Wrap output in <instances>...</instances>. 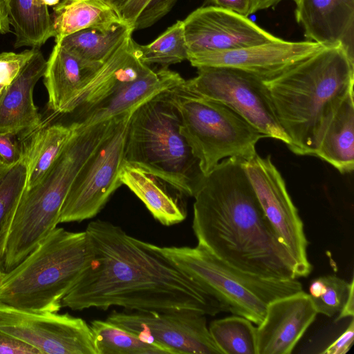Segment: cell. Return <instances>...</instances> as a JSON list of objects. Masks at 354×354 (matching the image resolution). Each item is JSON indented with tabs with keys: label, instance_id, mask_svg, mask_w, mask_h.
Listing matches in <instances>:
<instances>
[{
	"label": "cell",
	"instance_id": "cell-13",
	"mask_svg": "<svg viewBox=\"0 0 354 354\" xmlns=\"http://www.w3.org/2000/svg\"><path fill=\"white\" fill-rule=\"evenodd\" d=\"M106 320L175 354H223L210 335L205 315L201 313L113 311Z\"/></svg>",
	"mask_w": 354,
	"mask_h": 354
},
{
	"label": "cell",
	"instance_id": "cell-42",
	"mask_svg": "<svg viewBox=\"0 0 354 354\" xmlns=\"http://www.w3.org/2000/svg\"><path fill=\"white\" fill-rule=\"evenodd\" d=\"M46 6H55L59 3V0H41Z\"/></svg>",
	"mask_w": 354,
	"mask_h": 354
},
{
	"label": "cell",
	"instance_id": "cell-31",
	"mask_svg": "<svg viewBox=\"0 0 354 354\" xmlns=\"http://www.w3.org/2000/svg\"><path fill=\"white\" fill-rule=\"evenodd\" d=\"M136 55L146 65L157 64L162 67L187 59V45L183 21H177L156 40L147 45L134 43Z\"/></svg>",
	"mask_w": 354,
	"mask_h": 354
},
{
	"label": "cell",
	"instance_id": "cell-7",
	"mask_svg": "<svg viewBox=\"0 0 354 354\" xmlns=\"http://www.w3.org/2000/svg\"><path fill=\"white\" fill-rule=\"evenodd\" d=\"M157 250L202 286L224 311L242 316L259 325L267 305L303 290L296 279L263 278L243 272L219 259L199 245L160 247Z\"/></svg>",
	"mask_w": 354,
	"mask_h": 354
},
{
	"label": "cell",
	"instance_id": "cell-16",
	"mask_svg": "<svg viewBox=\"0 0 354 354\" xmlns=\"http://www.w3.org/2000/svg\"><path fill=\"white\" fill-rule=\"evenodd\" d=\"M317 315L303 290L270 302L257 327V354H290Z\"/></svg>",
	"mask_w": 354,
	"mask_h": 354
},
{
	"label": "cell",
	"instance_id": "cell-39",
	"mask_svg": "<svg viewBox=\"0 0 354 354\" xmlns=\"http://www.w3.org/2000/svg\"><path fill=\"white\" fill-rule=\"evenodd\" d=\"M350 290L348 292V295L345 301V304L341 310V311L338 313V317L335 319V322H338L342 319H344L348 317H353L354 316V281L353 278L351 279Z\"/></svg>",
	"mask_w": 354,
	"mask_h": 354
},
{
	"label": "cell",
	"instance_id": "cell-1",
	"mask_svg": "<svg viewBox=\"0 0 354 354\" xmlns=\"http://www.w3.org/2000/svg\"><path fill=\"white\" fill-rule=\"evenodd\" d=\"M91 257L63 297L73 310L120 306L138 311H195L214 316L221 304L160 253L156 245L100 219L86 229Z\"/></svg>",
	"mask_w": 354,
	"mask_h": 354
},
{
	"label": "cell",
	"instance_id": "cell-45",
	"mask_svg": "<svg viewBox=\"0 0 354 354\" xmlns=\"http://www.w3.org/2000/svg\"><path fill=\"white\" fill-rule=\"evenodd\" d=\"M3 165L0 162V167L3 166ZM6 166V165H5Z\"/></svg>",
	"mask_w": 354,
	"mask_h": 354
},
{
	"label": "cell",
	"instance_id": "cell-23",
	"mask_svg": "<svg viewBox=\"0 0 354 354\" xmlns=\"http://www.w3.org/2000/svg\"><path fill=\"white\" fill-rule=\"evenodd\" d=\"M120 178L161 224L169 226L185 219L186 209L180 199V195H185L167 181L125 161L120 169Z\"/></svg>",
	"mask_w": 354,
	"mask_h": 354
},
{
	"label": "cell",
	"instance_id": "cell-38",
	"mask_svg": "<svg viewBox=\"0 0 354 354\" xmlns=\"http://www.w3.org/2000/svg\"><path fill=\"white\" fill-rule=\"evenodd\" d=\"M211 5L227 9L244 16L251 13L252 0H207Z\"/></svg>",
	"mask_w": 354,
	"mask_h": 354
},
{
	"label": "cell",
	"instance_id": "cell-24",
	"mask_svg": "<svg viewBox=\"0 0 354 354\" xmlns=\"http://www.w3.org/2000/svg\"><path fill=\"white\" fill-rule=\"evenodd\" d=\"M51 19L55 43L82 29L111 28L126 22L104 0H62L53 7Z\"/></svg>",
	"mask_w": 354,
	"mask_h": 354
},
{
	"label": "cell",
	"instance_id": "cell-4",
	"mask_svg": "<svg viewBox=\"0 0 354 354\" xmlns=\"http://www.w3.org/2000/svg\"><path fill=\"white\" fill-rule=\"evenodd\" d=\"M114 118L73 133L41 179L24 190L7 239L4 257L17 265L57 227L61 209L77 173L107 134Z\"/></svg>",
	"mask_w": 354,
	"mask_h": 354
},
{
	"label": "cell",
	"instance_id": "cell-26",
	"mask_svg": "<svg viewBox=\"0 0 354 354\" xmlns=\"http://www.w3.org/2000/svg\"><path fill=\"white\" fill-rule=\"evenodd\" d=\"M10 24L14 29L16 48H39L53 37L48 6L41 0H5Z\"/></svg>",
	"mask_w": 354,
	"mask_h": 354
},
{
	"label": "cell",
	"instance_id": "cell-29",
	"mask_svg": "<svg viewBox=\"0 0 354 354\" xmlns=\"http://www.w3.org/2000/svg\"><path fill=\"white\" fill-rule=\"evenodd\" d=\"M27 167L23 158L0 167V266L14 215L26 189Z\"/></svg>",
	"mask_w": 354,
	"mask_h": 354
},
{
	"label": "cell",
	"instance_id": "cell-25",
	"mask_svg": "<svg viewBox=\"0 0 354 354\" xmlns=\"http://www.w3.org/2000/svg\"><path fill=\"white\" fill-rule=\"evenodd\" d=\"M73 133L70 125H41L21 138L22 157L27 167L26 189L35 186L61 153Z\"/></svg>",
	"mask_w": 354,
	"mask_h": 354
},
{
	"label": "cell",
	"instance_id": "cell-17",
	"mask_svg": "<svg viewBox=\"0 0 354 354\" xmlns=\"http://www.w3.org/2000/svg\"><path fill=\"white\" fill-rule=\"evenodd\" d=\"M295 17L307 41L342 46L354 59V0H298Z\"/></svg>",
	"mask_w": 354,
	"mask_h": 354
},
{
	"label": "cell",
	"instance_id": "cell-2",
	"mask_svg": "<svg viewBox=\"0 0 354 354\" xmlns=\"http://www.w3.org/2000/svg\"><path fill=\"white\" fill-rule=\"evenodd\" d=\"M242 161L223 159L196 191L192 229L198 245L243 272L297 279L294 259L266 217Z\"/></svg>",
	"mask_w": 354,
	"mask_h": 354
},
{
	"label": "cell",
	"instance_id": "cell-30",
	"mask_svg": "<svg viewBox=\"0 0 354 354\" xmlns=\"http://www.w3.org/2000/svg\"><path fill=\"white\" fill-rule=\"evenodd\" d=\"M208 328L223 354H257V327L249 319L234 315L212 321Z\"/></svg>",
	"mask_w": 354,
	"mask_h": 354
},
{
	"label": "cell",
	"instance_id": "cell-36",
	"mask_svg": "<svg viewBox=\"0 0 354 354\" xmlns=\"http://www.w3.org/2000/svg\"><path fill=\"white\" fill-rule=\"evenodd\" d=\"M0 354H41L33 346L0 330Z\"/></svg>",
	"mask_w": 354,
	"mask_h": 354
},
{
	"label": "cell",
	"instance_id": "cell-14",
	"mask_svg": "<svg viewBox=\"0 0 354 354\" xmlns=\"http://www.w3.org/2000/svg\"><path fill=\"white\" fill-rule=\"evenodd\" d=\"M183 23L189 53L224 51L279 39L246 16L211 5L194 10Z\"/></svg>",
	"mask_w": 354,
	"mask_h": 354
},
{
	"label": "cell",
	"instance_id": "cell-5",
	"mask_svg": "<svg viewBox=\"0 0 354 354\" xmlns=\"http://www.w3.org/2000/svg\"><path fill=\"white\" fill-rule=\"evenodd\" d=\"M91 257L86 231L55 227L17 266L0 272V301L36 313H57Z\"/></svg>",
	"mask_w": 354,
	"mask_h": 354
},
{
	"label": "cell",
	"instance_id": "cell-34",
	"mask_svg": "<svg viewBox=\"0 0 354 354\" xmlns=\"http://www.w3.org/2000/svg\"><path fill=\"white\" fill-rule=\"evenodd\" d=\"M177 0H149L132 25L133 30L144 29L154 24L173 8Z\"/></svg>",
	"mask_w": 354,
	"mask_h": 354
},
{
	"label": "cell",
	"instance_id": "cell-6",
	"mask_svg": "<svg viewBox=\"0 0 354 354\" xmlns=\"http://www.w3.org/2000/svg\"><path fill=\"white\" fill-rule=\"evenodd\" d=\"M166 91L145 101L132 113L124 161L156 175L185 196L193 197L205 175L180 132L179 114Z\"/></svg>",
	"mask_w": 354,
	"mask_h": 354
},
{
	"label": "cell",
	"instance_id": "cell-44",
	"mask_svg": "<svg viewBox=\"0 0 354 354\" xmlns=\"http://www.w3.org/2000/svg\"><path fill=\"white\" fill-rule=\"evenodd\" d=\"M5 87H6V86H0V93L1 92V91H2Z\"/></svg>",
	"mask_w": 354,
	"mask_h": 354
},
{
	"label": "cell",
	"instance_id": "cell-40",
	"mask_svg": "<svg viewBox=\"0 0 354 354\" xmlns=\"http://www.w3.org/2000/svg\"><path fill=\"white\" fill-rule=\"evenodd\" d=\"M10 25L5 0H0V35L10 32Z\"/></svg>",
	"mask_w": 354,
	"mask_h": 354
},
{
	"label": "cell",
	"instance_id": "cell-9",
	"mask_svg": "<svg viewBox=\"0 0 354 354\" xmlns=\"http://www.w3.org/2000/svg\"><path fill=\"white\" fill-rule=\"evenodd\" d=\"M136 108L115 117L107 134L84 162L62 205L59 223L95 217L122 183L120 169L131 116Z\"/></svg>",
	"mask_w": 354,
	"mask_h": 354
},
{
	"label": "cell",
	"instance_id": "cell-21",
	"mask_svg": "<svg viewBox=\"0 0 354 354\" xmlns=\"http://www.w3.org/2000/svg\"><path fill=\"white\" fill-rule=\"evenodd\" d=\"M135 41L127 37L83 86L75 97L71 113L77 109L87 110L118 90L151 70L136 55Z\"/></svg>",
	"mask_w": 354,
	"mask_h": 354
},
{
	"label": "cell",
	"instance_id": "cell-8",
	"mask_svg": "<svg viewBox=\"0 0 354 354\" xmlns=\"http://www.w3.org/2000/svg\"><path fill=\"white\" fill-rule=\"evenodd\" d=\"M180 85L166 94L179 114L180 132L204 175L223 159L247 160L257 153L256 145L266 136L225 104L194 94Z\"/></svg>",
	"mask_w": 354,
	"mask_h": 354
},
{
	"label": "cell",
	"instance_id": "cell-35",
	"mask_svg": "<svg viewBox=\"0 0 354 354\" xmlns=\"http://www.w3.org/2000/svg\"><path fill=\"white\" fill-rule=\"evenodd\" d=\"M17 135L0 133V162L11 166L22 158L21 144L17 140Z\"/></svg>",
	"mask_w": 354,
	"mask_h": 354
},
{
	"label": "cell",
	"instance_id": "cell-43",
	"mask_svg": "<svg viewBox=\"0 0 354 354\" xmlns=\"http://www.w3.org/2000/svg\"><path fill=\"white\" fill-rule=\"evenodd\" d=\"M112 6L117 11L120 0H104ZM119 13V12H118Z\"/></svg>",
	"mask_w": 354,
	"mask_h": 354
},
{
	"label": "cell",
	"instance_id": "cell-37",
	"mask_svg": "<svg viewBox=\"0 0 354 354\" xmlns=\"http://www.w3.org/2000/svg\"><path fill=\"white\" fill-rule=\"evenodd\" d=\"M354 340L353 317L343 333L332 342L322 353L324 354H345L348 352Z\"/></svg>",
	"mask_w": 354,
	"mask_h": 354
},
{
	"label": "cell",
	"instance_id": "cell-18",
	"mask_svg": "<svg viewBox=\"0 0 354 354\" xmlns=\"http://www.w3.org/2000/svg\"><path fill=\"white\" fill-rule=\"evenodd\" d=\"M46 62L37 48L12 82L0 93V133L15 134L21 139L42 125L33 101V90L44 76Z\"/></svg>",
	"mask_w": 354,
	"mask_h": 354
},
{
	"label": "cell",
	"instance_id": "cell-46",
	"mask_svg": "<svg viewBox=\"0 0 354 354\" xmlns=\"http://www.w3.org/2000/svg\"><path fill=\"white\" fill-rule=\"evenodd\" d=\"M0 272H1V270H0Z\"/></svg>",
	"mask_w": 354,
	"mask_h": 354
},
{
	"label": "cell",
	"instance_id": "cell-19",
	"mask_svg": "<svg viewBox=\"0 0 354 354\" xmlns=\"http://www.w3.org/2000/svg\"><path fill=\"white\" fill-rule=\"evenodd\" d=\"M349 174L354 169L353 86L331 105L314 140L313 155Z\"/></svg>",
	"mask_w": 354,
	"mask_h": 354
},
{
	"label": "cell",
	"instance_id": "cell-10",
	"mask_svg": "<svg viewBox=\"0 0 354 354\" xmlns=\"http://www.w3.org/2000/svg\"><path fill=\"white\" fill-rule=\"evenodd\" d=\"M197 75L184 81V89L221 102L245 119L266 138L290 140L276 117L265 85L259 78L226 67H199Z\"/></svg>",
	"mask_w": 354,
	"mask_h": 354
},
{
	"label": "cell",
	"instance_id": "cell-28",
	"mask_svg": "<svg viewBox=\"0 0 354 354\" xmlns=\"http://www.w3.org/2000/svg\"><path fill=\"white\" fill-rule=\"evenodd\" d=\"M90 326L97 354H175L171 349L145 341L107 320H93Z\"/></svg>",
	"mask_w": 354,
	"mask_h": 354
},
{
	"label": "cell",
	"instance_id": "cell-41",
	"mask_svg": "<svg viewBox=\"0 0 354 354\" xmlns=\"http://www.w3.org/2000/svg\"><path fill=\"white\" fill-rule=\"evenodd\" d=\"M284 0H252L251 13L274 7ZM297 3L298 0H291Z\"/></svg>",
	"mask_w": 354,
	"mask_h": 354
},
{
	"label": "cell",
	"instance_id": "cell-15",
	"mask_svg": "<svg viewBox=\"0 0 354 354\" xmlns=\"http://www.w3.org/2000/svg\"><path fill=\"white\" fill-rule=\"evenodd\" d=\"M323 48L310 41H276L224 51L189 53L192 66L226 67L243 71L262 81L270 80Z\"/></svg>",
	"mask_w": 354,
	"mask_h": 354
},
{
	"label": "cell",
	"instance_id": "cell-32",
	"mask_svg": "<svg viewBox=\"0 0 354 354\" xmlns=\"http://www.w3.org/2000/svg\"><path fill=\"white\" fill-rule=\"evenodd\" d=\"M351 283L333 274L312 280L308 295L317 313L328 317L339 313L348 295Z\"/></svg>",
	"mask_w": 354,
	"mask_h": 354
},
{
	"label": "cell",
	"instance_id": "cell-12",
	"mask_svg": "<svg viewBox=\"0 0 354 354\" xmlns=\"http://www.w3.org/2000/svg\"><path fill=\"white\" fill-rule=\"evenodd\" d=\"M0 330L41 354H97L91 326L68 313H36L0 301Z\"/></svg>",
	"mask_w": 354,
	"mask_h": 354
},
{
	"label": "cell",
	"instance_id": "cell-20",
	"mask_svg": "<svg viewBox=\"0 0 354 354\" xmlns=\"http://www.w3.org/2000/svg\"><path fill=\"white\" fill-rule=\"evenodd\" d=\"M185 80L168 67L148 73L129 82L118 90L82 112L73 125L78 129L88 127L110 120L121 113L137 108L153 96L176 87Z\"/></svg>",
	"mask_w": 354,
	"mask_h": 354
},
{
	"label": "cell",
	"instance_id": "cell-22",
	"mask_svg": "<svg viewBox=\"0 0 354 354\" xmlns=\"http://www.w3.org/2000/svg\"><path fill=\"white\" fill-rule=\"evenodd\" d=\"M101 66L85 62L55 44L43 76L48 109L59 114L71 113L75 97Z\"/></svg>",
	"mask_w": 354,
	"mask_h": 354
},
{
	"label": "cell",
	"instance_id": "cell-27",
	"mask_svg": "<svg viewBox=\"0 0 354 354\" xmlns=\"http://www.w3.org/2000/svg\"><path fill=\"white\" fill-rule=\"evenodd\" d=\"M133 30L127 22L111 28H88L71 34L55 44L85 62L102 64Z\"/></svg>",
	"mask_w": 354,
	"mask_h": 354
},
{
	"label": "cell",
	"instance_id": "cell-3",
	"mask_svg": "<svg viewBox=\"0 0 354 354\" xmlns=\"http://www.w3.org/2000/svg\"><path fill=\"white\" fill-rule=\"evenodd\" d=\"M290 150L313 156L317 129L331 105L354 84V59L342 46L323 47L263 81Z\"/></svg>",
	"mask_w": 354,
	"mask_h": 354
},
{
	"label": "cell",
	"instance_id": "cell-33",
	"mask_svg": "<svg viewBox=\"0 0 354 354\" xmlns=\"http://www.w3.org/2000/svg\"><path fill=\"white\" fill-rule=\"evenodd\" d=\"M36 49L31 48L19 53L3 52L0 54V86H6L12 82Z\"/></svg>",
	"mask_w": 354,
	"mask_h": 354
},
{
	"label": "cell",
	"instance_id": "cell-11",
	"mask_svg": "<svg viewBox=\"0 0 354 354\" xmlns=\"http://www.w3.org/2000/svg\"><path fill=\"white\" fill-rule=\"evenodd\" d=\"M242 165L266 217L294 259L297 278L308 276L312 265L304 224L270 156L256 153Z\"/></svg>",
	"mask_w": 354,
	"mask_h": 354
}]
</instances>
